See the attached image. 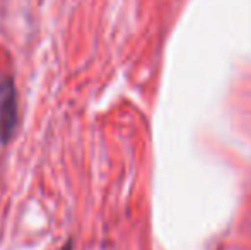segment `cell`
Returning a JSON list of instances; mask_svg holds the SVG:
<instances>
[{
  "instance_id": "2",
  "label": "cell",
  "mask_w": 251,
  "mask_h": 250,
  "mask_svg": "<svg viewBox=\"0 0 251 250\" xmlns=\"http://www.w3.org/2000/svg\"><path fill=\"white\" fill-rule=\"evenodd\" d=\"M62 250H72V244H70V242H69V244H67L65 247H63Z\"/></svg>"
},
{
  "instance_id": "1",
  "label": "cell",
  "mask_w": 251,
  "mask_h": 250,
  "mask_svg": "<svg viewBox=\"0 0 251 250\" xmlns=\"http://www.w3.org/2000/svg\"><path fill=\"white\" fill-rule=\"evenodd\" d=\"M16 127V96L12 83L0 84V137L9 140Z\"/></svg>"
}]
</instances>
